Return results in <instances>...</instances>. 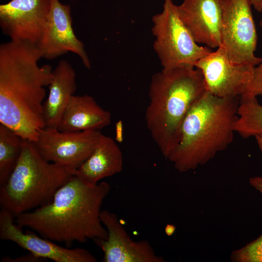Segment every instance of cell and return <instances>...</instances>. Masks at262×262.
I'll return each instance as SVG.
<instances>
[{
  "mask_svg": "<svg viewBox=\"0 0 262 262\" xmlns=\"http://www.w3.org/2000/svg\"><path fill=\"white\" fill-rule=\"evenodd\" d=\"M175 230V227L173 225H167L165 229V232L168 236L172 235Z\"/></svg>",
  "mask_w": 262,
  "mask_h": 262,
  "instance_id": "26",
  "label": "cell"
},
{
  "mask_svg": "<svg viewBox=\"0 0 262 262\" xmlns=\"http://www.w3.org/2000/svg\"><path fill=\"white\" fill-rule=\"evenodd\" d=\"M240 98H221L206 91L190 108L180 140L168 159L180 172L193 170L225 150L233 140Z\"/></svg>",
  "mask_w": 262,
  "mask_h": 262,
  "instance_id": "3",
  "label": "cell"
},
{
  "mask_svg": "<svg viewBox=\"0 0 262 262\" xmlns=\"http://www.w3.org/2000/svg\"><path fill=\"white\" fill-rule=\"evenodd\" d=\"M43 259L40 258L38 257H36L33 254L31 253L30 256H22L20 257H19L18 258H16L14 260H12L8 258V259H7V258H4V260L3 261L5 262H38L40 260H43Z\"/></svg>",
  "mask_w": 262,
  "mask_h": 262,
  "instance_id": "23",
  "label": "cell"
},
{
  "mask_svg": "<svg viewBox=\"0 0 262 262\" xmlns=\"http://www.w3.org/2000/svg\"><path fill=\"white\" fill-rule=\"evenodd\" d=\"M101 134L97 130L63 132L44 128L34 143L46 161L77 169L91 155Z\"/></svg>",
  "mask_w": 262,
  "mask_h": 262,
  "instance_id": "9",
  "label": "cell"
},
{
  "mask_svg": "<svg viewBox=\"0 0 262 262\" xmlns=\"http://www.w3.org/2000/svg\"><path fill=\"white\" fill-rule=\"evenodd\" d=\"M76 168L48 162L34 142L24 140L17 162L6 182L0 186V205L14 216L51 202L57 191Z\"/></svg>",
  "mask_w": 262,
  "mask_h": 262,
  "instance_id": "5",
  "label": "cell"
},
{
  "mask_svg": "<svg viewBox=\"0 0 262 262\" xmlns=\"http://www.w3.org/2000/svg\"><path fill=\"white\" fill-rule=\"evenodd\" d=\"M24 139L0 124V186L8 179L20 155Z\"/></svg>",
  "mask_w": 262,
  "mask_h": 262,
  "instance_id": "18",
  "label": "cell"
},
{
  "mask_svg": "<svg viewBox=\"0 0 262 262\" xmlns=\"http://www.w3.org/2000/svg\"><path fill=\"white\" fill-rule=\"evenodd\" d=\"M111 113L88 95H73L63 114L58 129L63 132L99 131L108 126Z\"/></svg>",
  "mask_w": 262,
  "mask_h": 262,
  "instance_id": "16",
  "label": "cell"
},
{
  "mask_svg": "<svg viewBox=\"0 0 262 262\" xmlns=\"http://www.w3.org/2000/svg\"><path fill=\"white\" fill-rule=\"evenodd\" d=\"M153 49L162 69L193 66L213 50L197 43L179 17L172 0H164L162 11L152 18Z\"/></svg>",
  "mask_w": 262,
  "mask_h": 262,
  "instance_id": "6",
  "label": "cell"
},
{
  "mask_svg": "<svg viewBox=\"0 0 262 262\" xmlns=\"http://www.w3.org/2000/svg\"><path fill=\"white\" fill-rule=\"evenodd\" d=\"M259 96H262V61L255 66L252 81L240 99L248 100Z\"/></svg>",
  "mask_w": 262,
  "mask_h": 262,
  "instance_id": "21",
  "label": "cell"
},
{
  "mask_svg": "<svg viewBox=\"0 0 262 262\" xmlns=\"http://www.w3.org/2000/svg\"><path fill=\"white\" fill-rule=\"evenodd\" d=\"M34 45L10 40L0 45V123L23 139L35 142L45 128L42 110L50 66H39Z\"/></svg>",
  "mask_w": 262,
  "mask_h": 262,
  "instance_id": "1",
  "label": "cell"
},
{
  "mask_svg": "<svg viewBox=\"0 0 262 262\" xmlns=\"http://www.w3.org/2000/svg\"><path fill=\"white\" fill-rule=\"evenodd\" d=\"M252 6L258 12H262V0H250Z\"/></svg>",
  "mask_w": 262,
  "mask_h": 262,
  "instance_id": "25",
  "label": "cell"
},
{
  "mask_svg": "<svg viewBox=\"0 0 262 262\" xmlns=\"http://www.w3.org/2000/svg\"><path fill=\"white\" fill-rule=\"evenodd\" d=\"M123 158L115 141L102 134L89 157L76 170L75 175L91 184L121 171Z\"/></svg>",
  "mask_w": 262,
  "mask_h": 262,
  "instance_id": "17",
  "label": "cell"
},
{
  "mask_svg": "<svg viewBox=\"0 0 262 262\" xmlns=\"http://www.w3.org/2000/svg\"><path fill=\"white\" fill-rule=\"evenodd\" d=\"M49 95L43 104L45 128L58 129L64 112L77 89L76 73L70 63L61 60L53 70Z\"/></svg>",
  "mask_w": 262,
  "mask_h": 262,
  "instance_id": "15",
  "label": "cell"
},
{
  "mask_svg": "<svg viewBox=\"0 0 262 262\" xmlns=\"http://www.w3.org/2000/svg\"><path fill=\"white\" fill-rule=\"evenodd\" d=\"M260 25L262 28V20L260 21Z\"/></svg>",
  "mask_w": 262,
  "mask_h": 262,
  "instance_id": "28",
  "label": "cell"
},
{
  "mask_svg": "<svg viewBox=\"0 0 262 262\" xmlns=\"http://www.w3.org/2000/svg\"><path fill=\"white\" fill-rule=\"evenodd\" d=\"M248 181L250 185L262 195V177H252Z\"/></svg>",
  "mask_w": 262,
  "mask_h": 262,
  "instance_id": "22",
  "label": "cell"
},
{
  "mask_svg": "<svg viewBox=\"0 0 262 262\" xmlns=\"http://www.w3.org/2000/svg\"><path fill=\"white\" fill-rule=\"evenodd\" d=\"M250 0H222L221 45L231 62L258 66L257 33Z\"/></svg>",
  "mask_w": 262,
  "mask_h": 262,
  "instance_id": "7",
  "label": "cell"
},
{
  "mask_svg": "<svg viewBox=\"0 0 262 262\" xmlns=\"http://www.w3.org/2000/svg\"><path fill=\"white\" fill-rule=\"evenodd\" d=\"M14 215L1 209L0 211V238L12 241L37 257L56 262H96V257L81 248H68L51 240L39 237L33 232H23L14 220Z\"/></svg>",
  "mask_w": 262,
  "mask_h": 262,
  "instance_id": "12",
  "label": "cell"
},
{
  "mask_svg": "<svg viewBox=\"0 0 262 262\" xmlns=\"http://www.w3.org/2000/svg\"><path fill=\"white\" fill-rule=\"evenodd\" d=\"M254 137L255 138L260 149L262 151V134H257L254 136Z\"/></svg>",
  "mask_w": 262,
  "mask_h": 262,
  "instance_id": "27",
  "label": "cell"
},
{
  "mask_svg": "<svg viewBox=\"0 0 262 262\" xmlns=\"http://www.w3.org/2000/svg\"><path fill=\"white\" fill-rule=\"evenodd\" d=\"M176 7L180 18L197 43L211 49L221 46L222 0H183Z\"/></svg>",
  "mask_w": 262,
  "mask_h": 262,
  "instance_id": "14",
  "label": "cell"
},
{
  "mask_svg": "<svg viewBox=\"0 0 262 262\" xmlns=\"http://www.w3.org/2000/svg\"><path fill=\"white\" fill-rule=\"evenodd\" d=\"M195 67L201 71L207 91L221 98H240L252 81L255 67L233 63L221 46L198 60Z\"/></svg>",
  "mask_w": 262,
  "mask_h": 262,
  "instance_id": "8",
  "label": "cell"
},
{
  "mask_svg": "<svg viewBox=\"0 0 262 262\" xmlns=\"http://www.w3.org/2000/svg\"><path fill=\"white\" fill-rule=\"evenodd\" d=\"M51 0H10L0 5V27L11 41L38 44Z\"/></svg>",
  "mask_w": 262,
  "mask_h": 262,
  "instance_id": "10",
  "label": "cell"
},
{
  "mask_svg": "<svg viewBox=\"0 0 262 262\" xmlns=\"http://www.w3.org/2000/svg\"><path fill=\"white\" fill-rule=\"evenodd\" d=\"M230 260L234 262H262V234L244 247L234 250Z\"/></svg>",
  "mask_w": 262,
  "mask_h": 262,
  "instance_id": "20",
  "label": "cell"
},
{
  "mask_svg": "<svg viewBox=\"0 0 262 262\" xmlns=\"http://www.w3.org/2000/svg\"><path fill=\"white\" fill-rule=\"evenodd\" d=\"M42 58L53 60L69 52L77 54L87 69L91 68L83 43L75 35L70 6L51 0L45 29L37 45Z\"/></svg>",
  "mask_w": 262,
  "mask_h": 262,
  "instance_id": "11",
  "label": "cell"
},
{
  "mask_svg": "<svg viewBox=\"0 0 262 262\" xmlns=\"http://www.w3.org/2000/svg\"><path fill=\"white\" fill-rule=\"evenodd\" d=\"M123 127L122 121L119 120L115 124V139L119 143L123 141Z\"/></svg>",
  "mask_w": 262,
  "mask_h": 262,
  "instance_id": "24",
  "label": "cell"
},
{
  "mask_svg": "<svg viewBox=\"0 0 262 262\" xmlns=\"http://www.w3.org/2000/svg\"><path fill=\"white\" fill-rule=\"evenodd\" d=\"M207 91L201 71L181 66L154 74L145 111L147 129L166 159L177 145L183 120L192 106Z\"/></svg>",
  "mask_w": 262,
  "mask_h": 262,
  "instance_id": "4",
  "label": "cell"
},
{
  "mask_svg": "<svg viewBox=\"0 0 262 262\" xmlns=\"http://www.w3.org/2000/svg\"><path fill=\"white\" fill-rule=\"evenodd\" d=\"M237 114L234 127L235 132L245 139L262 134V105L257 98L240 99Z\"/></svg>",
  "mask_w": 262,
  "mask_h": 262,
  "instance_id": "19",
  "label": "cell"
},
{
  "mask_svg": "<svg viewBox=\"0 0 262 262\" xmlns=\"http://www.w3.org/2000/svg\"><path fill=\"white\" fill-rule=\"evenodd\" d=\"M110 189L106 182L91 184L74 175L57 191L51 202L19 214L15 223L67 247L74 242L106 240L108 232L100 214Z\"/></svg>",
  "mask_w": 262,
  "mask_h": 262,
  "instance_id": "2",
  "label": "cell"
},
{
  "mask_svg": "<svg viewBox=\"0 0 262 262\" xmlns=\"http://www.w3.org/2000/svg\"><path fill=\"white\" fill-rule=\"evenodd\" d=\"M100 219L108 232L106 240H95L102 250L103 262H164L147 240L133 241L116 215L101 211Z\"/></svg>",
  "mask_w": 262,
  "mask_h": 262,
  "instance_id": "13",
  "label": "cell"
}]
</instances>
